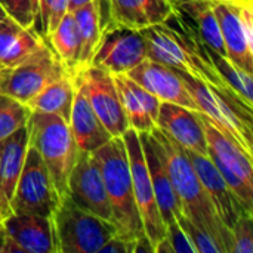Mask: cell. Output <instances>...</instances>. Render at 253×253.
Instances as JSON below:
<instances>
[{
  "label": "cell",
  "mask_w": 253,
  "mask_h": 253,
  "mask_svg": "<svg viewBox=\"0 0 253 253\" xmlns=\"http://www.w3.org/2000/svg\"><path fill=\"white\" fill-rule=\"evenodd\" d=\"M151 133L168 169L181 212L200 230L208 233L221 248L222 253H231V230L218 218L185 150L157 127L151 130Z\"/></svg>",
  "instance_id": "cell-1"
},
{
  "label": "cell",
  "mask_w": 253,
  "mask_h": 253,
  "mask_svg": "<svg viewBox=\"0 0 253 253\" xmlns=\"http://www.w3.org/2000/svg\"><path fill=\"white\" fill-rule=\"evenodd\" d=\"M141 34L145 42L147 58L176 71L187 73L212 86L225 98L242 104L225 84L200 36L193 33H181L168 22L148 27L142 30Z\"/></svg>",
  "instance_id": "cell-2"
},
{
  "label": "cell",
  "mask_w": 253,
  "mask_h": 253,
  "mask_svg": "<svg viewBox=\"0 0 253 253\" xmlns=\"http://www.w3.org/2000/svg\"><path fill=\"white\" fill-rule=\"evenodd\" d=\"M93 156L101 168L117 236L135 243L138 239L145 237V233L133 196L129 157L123 138H111L95 150Z\"/></svg>",
  "instance_id": "cell-3"
},
{
  "label": "cell",
  "mask_w": 253,
  "mask_h": 253,
  "mask_svg": "<svg viewBox=\"0 0 253 253\" xmlns=\"http://www.w3.org/2000/svg\"><path fill=\"white\" fill-rule=\"evenodd\" d=\"M27 132L28 144L42 157L62 200L68 196V179L79 153L68 122L55 114L31 113Z\"/></svg>",
  "instance_id": "cell-4"
},
{
  "label": "cell",
  "mask_w": 253,
  "mask_h": 253,
  "mask_svg": "<svg viewBox=\"0 0 253 253\" xmlns=\"http://www.w3.org/2000/svg\"><path fill=\"white\" fill-rule=\"evenodd\" d=\"M55 233V253H98L117 228L64 197L50 215Z\"/></svg>",
  "instance_id": "cell-5"
},
{
  "label": "cell",
  "mask_w": 253,
  "mask_h": 253,
  "mask_svg": "<svg viewBox=\"0 0 253 253\" xmlns=\"http://www.w3.org/2000/svg\"><path fill=\"white\" fill-rule=\"evenodd\" d=\"M181 76L199 107V113L205 114L224 135L253 157L252 110L225 98L212 86L187 73H181Z\"/></svg>",
  "instance_id": "cell-6"
},
{
  "label": "cell",
  "mask_w": 253,
  "mask_h": 253,
  "mask_svg": "<svg viewBox=\"0 0 253 253\" xmlns=\"http://www.w3.org/2000/svg\"><path fill=\"white\" fill-rule=\"evenodd\" d=\"M197 114L205 130L209 157L245 209L253 213V157L224 135L205 114Z\"/></svg>",
  "instance_id": "cell-7"
},
{
  "label": "cell",
  "mask_w": 253,
  "mask_h": 253,
  "mask_svg": "<svg viewBox=\"0 0 253 253\" xmlns=\"http://www.w3.org/2000/svg\"><path fill=\"white\" fill-rule=\"evenodd\" d=\"M123 141L127 150L129 157V168H130V176H132V187H133V196L135 202L139 211V216L142 221L145 237L148 239L153 252L156 248L165 240L166 237V225L162 219L154 190L151 185L147 162L142 151V144L139 133L129 127L123 133Z\"/></svg>",
  "instance_id": "cell-8"
},
{
  "label": "cell",
  "mask_w": 253,
  "mask_h": 253,
  "mask_svg": "<svg viewBox=\"0 0 253 253\" xmlns=\"http://www.w3.org/2000/svg\"><path fill=\"white\" fill-rule=\"evenodd\" d=\"M59 202L61 199L42 157L28 144L22 170L10 200V212L50 216Z\"/></svg>",
  "instance_id": "cell-9"
},
{
  "label": "cell",
  "mask_w": 253,
  "mask_h": 253,
  "mask_svg": "<svg viewBox=\"0 0 253 253\" xmlns=\"http://www.w3.org/2000/svg\"><path fill=\"white\" fill-rule=\"evenodd\" d=\"M225 55L253 74V1H212Z\"/></svg>",
  "instance_id": "cell-10"
},
{
  "label": "cell",
  "mask_w": 253,
  "mask_h": 253,
  "mask_svg": "<svg viewBox=\"0 0 253 253\" xmlns=\"http://www.w3.org/2000/svg\"><path fill=\"white\" fill-rule=\"evenodd\" d=\"M76 80L111 138L123 136V133L129 129V123L114 76L98 67L89 65L76 74Z\"/></svg>",
  "instance_id": "cell-11"
},
{
  "label": "cell",
  "mask_w": 253,
  "mask_h": 253,
  "mask_svg": "<svg viewBox=\"0 0 253 253\" xmlns=\"http://www.w3.org/2000/svg\"><path fill=\"white\" fill-rule=\"evenodd\" d=\"M67 73L68 71L49 47L46 52L15 68L1 70L0 93L7 95L22 104H27L49 83Z\"/></svg>",
  "instance_id": "cell-12"
},
{
  "label": "cell",
  "mask_w": 253,
  "mask_h": 253,
  "mask_svg": "<svg viewBox=\"0 0 253 253\" xmlns=\"http://www.w3.org/2000/svg\"><path fill=\"white\" fill-rule=\"evenodd\" d=\"M147 58L141 31L107 24L90 65L111 74H126Z\"/></svg>",
  "instance_id": "cell-13"
},
{
  "label": "cell",
  "mask_w": 253,
  "mask_h": 253,
  "mask_svg": "<svg viewBox=\"0 0 253 253\" xmlns=\"http://www.w3.org/2000/svg\"><path fill=\"white\" fill-rule=\"evenodd\" d=\"M67 197L90 213L113 222L111 205L107 196L99 163L93 153H77V159L68 179Z\"/></svg>",
  "instance_id": "cell-14"
},
{
  "label": "cell",
  "mask_w": 253,
  "mask_h": 253,
  "mask_svg": "<svg viewBox=\"0 0 253 253\" xmlns=\"http://www.w3.org/2000/svg\"><path fill=\"white\" fill-rule=\"evenodd\" d=\"M4 231V253H55V233L50 216L9 213L0 219Z\"/></svg>",
  "instance_id": "cell-15"
},
{
  "label": "cell",
  "mask_w": 253,
  "mask_h": 253,
  "mask_svg": "<svg viewBox=\"0 0 253 253\" xmlns=\"http://www.w3.org/2000/svg\"><path fill=\"white\" fill-rule=\"evenodd\" d=\"M126 76L153 93L160 102L178 104L199 113V107L193 99L179 71L145 58L135 68L127 71Z\"/></svg>",
  "instance_id": "cell-16"
},
{
  "label": "cell",
  "mask_w": 253,
  "mask_h": 253,
  "mask_svg": "<svg viewBox=\"0 0 253 253\" xmlns=\"http://www.w3.org/2000/svg\"><path fill=\"white\" fill-rule=\"evenodd\" d=\"M185 153H187L200 182L203 184V187L215 208L218 218L228 230H231L234 222L243 213H249V212L245 209L242 202L237 199V196L233 193V190L224 181L222 175L219 173V170L216 169L215 163L212 162V159L209 156H202L199 153L188 151V150H185Z\"/></svg>",
  "instance_id": "cell-17"
},
{
  "label": "cell",
  "mask_w": 253,
  "mask_h": 253,
  "mask_svg": "<svg viewBox=\"0 0 253 253\" xmlns=\"http://www.w3.org/2000/svg\"><path fill=\"white\" fill-rule=\"evenodd\" d=\"M157 129H160L184 150L209 156L205 130L196 111L178 104L160 102Z\"/></svg>",
  "instance_id": "cell-18"
},
{
  "label": "cell",
  "mask_w": 253,
  "mask_h": 253,
  "mask_svg": "<svg viewBox=\"0 0 253 253\" xmlns=\"http://www.w3.org/2000/svg\"><path fill=\"white\" fill-rule=\"evenodd\" d=\"M110 25L142 31L178 15L172 0H107Z\"/></svg>",
  "instance_id": "cell-19"
},
{
  "label": "cell",
  "mask_w": 253,
  "mask_h": 253,
  "mask_svg": "<svg viewBox=\"0 0 253 253\" xmlns=\"http://www.w3.org/2000/svg\"><path fill=\"white\" fill-rule=\"evenodd\" d=\"M47 49V42L36 30L25 28L9 16L0 24V67L15 68Z\"/></svg>",
  "instance_id": "cell-20"
},
{
  "label": "cell",
  "mask_w": 253,
  "mask_h": 253,
  "mask_svg": "<svg viewBox=\"0 0 253 253\" xmlns=\"http://www.w3.org/2000/svg\"><path fill=\"white\" fill-rule=\"evenodd\" d=\"M116 86L127 117L129 127L139 133L151 132L157 127V116L160 101L145 90L141 84L129 79L126 74H113Z\"/></svg>",
  "instance_id": "cell-21"
},
{
  "label": "cell",
  "mask_w": 253,
  "mask_h": 253,
  "mask_svg": "<svg viewBox=\"0 0 253 253\" xmlns=\"http://www.w3.org/2000/svg\"><path fill=\"white\" fill-rule=\"evenodd\" d=\"M68 125L79 151L93 153L111 139V135L96 117L77 80Z\"/></svg>",
  "instance_id": "cell-22"
},
{
  "label": "cell",
  "mask_w": 253,
  "mask_h": 253,
  "mask_svg": "<svg viewBox=\"0 0 253 253\" xmlns=\"http://www.w3.org/2000/svg\"><path fill=\"white\" fill-rule=\"evenodd\" d=\"M139 133V132H138ZM141 138V144H142V151H144V157L147 162V168H148V173H150V179H151V185L154 190V196H156V202L162 215V219L166 224H169L170 221L176 219V215L181 213V208L178 203V199L175 196L168 169L159 154L156 141L153 138L151 132L147 133H139Z\"/></svg>",
  "instance_id": "cell-23"
},
{
  "label": "cell",
  "mask_w": 253,
  "mask_h": 253,
  "mask_svg": "<svg viewBox=\"0 0 253 253\" xmlns=\"http://www.w3.org/2000/svg\"><path fill=\"white\" fill-rule=\"evenodd\" d=\"M28 147L27 126L0 142V213H10V200L19 179Z\"/></svg>",
  "instance_id": "cell-24"
},
{
  "label": "cell",
  "mask_w": 253,
  "mask_h": 253,
  "mask_svg": "<svg viewBox=\"0 0 253 253\" xmlns=\"http://www.w3.org/2000/svg\"><path fill=\"white\" fill-rule=\"evenodd\" d=\"M102 7H104V0H92L71 10L74 21L77 24L79 37H80L79 71L90 65L92 56L108 24V22H104Z\"/></svg>",
  "instance_id": "cell-25"
},
{
  "label": "cell",
  "mask_w": 253,
  "mask_h": 253,
  "mask_svg": "<svg viewBox=\"0 0 253 253\" xmlns=\"http://www.w3.org/2000/svg\"><path fill=\"white\" fill-rule=\"evenodd\" d=\"M76 92L74 74H64L62 77L49 83L25 105L31 113H46L62 117L68 122L71 105Z\"/></svg>",
  "instance_id": "cell-26"
},
{
  "label": "cell",
  "mask_w": 253,
  "mask_h": 253,
  "mask_svg": "<svg viewBox=\"0 0 253 253\" xmlns=\"http://www.w3.org/2000/svg\"><path fill=\"white\" fill-rule=\"evenodd\" d=\"M50 50L64 65V68L71 73H79V56H80V37L77 24L71 12H67L59 24L50 31L46 39Z\"/></svg>",
  "instance_id": "cell-27"
},
{
  "label": "cell",
  "mask_w": 253,
  "mask_h": 253,
  "mask_svg": "<svg viewBox=\"0 0 253 253\" xmlns=\"http://www.w3.org/2000/svg\"><path fill=\"white\" fill-rule=\"evenodd\" d=\"M176 9L188 13L197 22L199 36L209 49H212L221 55H225V47H224V42L221 37L218 19H216L213 7H212V1H209V0H193V1L178 4Z\"/></svg>",
  "instance_id": "cell-28"
},
{
  "label": "cell",
  "mask_w": 253,
  "mask_h": 253,
  "mask_svg": "<svg viewBox=\"0 0 253 253\" xmlns=\"http://www.w3.org/2000/svg\"><path fill=\"white\" fill-rule=\"evenodd\" d=\"M208 47V46H206ZM209 56L218 68L221 77L224 79L228 89L234 93V96L249 110H253V74L246 71L233 62L228 56L221 55L208 47Z\"/></svg>",
  "instance_id": "cell-29"
},
{
  "label": "cell",
  "mask_w": 253,
  "mask_h": 253,
  "mask_svg": "<svg viewBox=\"0 0 253 253\" xmlns=\"http://www.w3.org/2000/svg\"><path fill=\"white\" fill-rule=\"evenodd\" d=\"M31 111L25 104L0 93V142L27 126Z\"/></svg>",
  "instance_id": "cell-30"
},
{
  "label": "cell",
  "mask_w": 253,
  "mask_h": 253,
  "mask_svg": "<svg viewBox=\"0 0 253 253\" xmlns=\"http://www.w3.org/2000/svg\"><path fill=\"white\" fill-rule=\"evenodd\" d=\"M176 221L194 246L196 253H222L221 248L213 242V239L208 233L200 230L196 224H193L182 212L176 215Z\"/></svg>",
  "instance_id": "cell-31"
},
{
  "label": "cell",
  "mask_w": 253,
  "mask_h": 253,
  "mask_svg": "<svg viewBox=\"0 0 253 253\" xmlns=\"http://www.w3.org/2000/svg\"><path fill=\"white\" fill-rule=\"evenodd\" d=\"M252 213H243L231 227V253H253Z\"/></svg>",
  "instance_id": "cell-32"
},
{
  "label": "cell",
  "mask_w": 253,
  "mask_h": 253,
  "mask_svg": "<svg viewBox=\"0 0 253 253\" xmlns=\"http://www.w3.org/2000/svg\"><path fill=\"white\" fill-rule=\"evenodd\" d=\"M0 6L10 19H13L25 28L34 30L31 0H0Z\"/></svg>",
  "instance_id": "cell-33"
},
{
  "label": "cell",
  "mask_w": 253,
  "mask_h": 253,
  "mask_svg": "<svg viewBox=\"0 0 253 253\" xmlns=\"http://www.w3.org/2000/svg\"><path fill=\"white\" fill-rule=\"evenodd\" d=\"M172 249V253H196L194 246L188 240L187 234L181 228L176 219L166 224V237H165Z\"/></svg>",
  "instance_id": "cell-34"
},
{
  "label": "cell",
  "mask_w": 253,
  "mask_h": 253,
  "mask_svg": "<svg viewBox=\"0 0 253 253\" xmlns=\"http://www.w3.org/2000/svg\"><path fill=\"white\" fill-rule=\"evenodd\" d=\"M133 246L135 243L126 242L119 236L111 237L98 253H133Z\"/></svg>",
  "instance_id": "cell-35"
},
{
  "label": "cell",
  "mask_w": 253,
  "mask_h": 253,
  "mask_svg": "<svg viewBox=\"0 0 253 253\" xmlns=\"http://www.w3.org/2000/svg\"><path fill=\"white\" fill-rule=\"evenodd\" d=\"M46 0H31V9H33V18H34V30H37V24H39V18H40V12L44 6Z\"/></svg>",
  "instance_id": "cell-36"
},
{
  "label": "cell",
  "mask_w": 253,
  "mask_h": 253,
  "mask_svg": "<svg viewBox=\"0 0 253 253\" xmlns=\"http://www.w3.org/2000/svg\"><path fill=\"white\" fill-rule=\"evenodd\" d=\"M89 1H92V0H68V10L71 12V10L80 7V6H83V4H86Z\"/></svg>",
  "instance_id": "cell-37"
},
{
  "label": "cell",
  "mask_w": 253,
  "mask_h": 253,
  "mask_svg": "<svg viewBox=\"0 0 253 253\" xmlns=\"http://www.w3.org/2000/svg\"><path fill=\"white\" fill-rule=\"evenodd\" d=\"M4 248H6V237H4V231L0 225V253H4Z\"/></svg>",
  "instance_id": "cell-38"
},
{
  "label": "cell",
  "mask_w": 253,
  "mask_h": 253,
  "mask_svg": "<svg viewBox=\"0 0 253 253\" xmlns=\"http://www.w3.org/2000/svg\"><path fill=\"white\" fill-rule=\"evenodd\" d=\"M6 16H7V15H6V12H4V10H3V7L0 6V24L4 21V18H6Z\"/></svg>",
  "instance_id": "cell-39"
},
{
  "label": "cell",
  "mask_w": 253,
  "mask_h": 253,
  "mask_svg": "<svg viewBox=\"0 0 253 253\" xmlns=\"http://www.w3.org/2000/svg\"><path fill=\"white\" fill-rule=\"evenodd\" d=\"M187 1H193V0H172V3H173L175 6H178V4H181V3H187Z\"/></svg>",
  "instance_id": "cell-40"
},
{
  "label": "cell",
  "mask_w": 253,
  "mask_h": 253,
  "mask_svg": "<svg viewBox=\"0 0 253 253\" xmlns=\"http://www.w3.org/2000/svg\"><path fill=\"white\" fill-rule=\"evenodd\" d=\"M209 1H221V0H209ZM225 1H245V0H225Z\"/></svg>",
  "instance_id": "cell-41"
},
{
  "label": "cell",
  "mask_w": 253,
  "mask_h": 253,
  "mask_svg": "<svg viewBox=\"0 0 253 253\" xmlns=\"http://www.w3.org/2000/svg\"><path fill=\"white\" fill-rule=\"evenodd\" d=\"M1 70H3V67H0V71H1Z\"/></svg>",
  "instance_id": "cell-42"
},
{
  "label": "cell",
  "mask_w": 253,
  "mask_h": 253,
  "mask_svg": "<svg viewBox=\"0 0 253 253\" xmlns=\"http://www.w3.org/2000/svg\"><path fill=\"white\" fill-rule=\"evenodd\" d=\"M0 219H1V213H0Z\"/></svg>",
  "instance_id": "cell-43"
},
{
  "label": "cell",
  "mask_w": 253,
  "mask_h": 253,
  "mask_svg": "<svg viewBox=\"0 0 253 253\" xmlns=\"http://www.w3.org/2000/svg\"><path fill=\"white\" fill-rule=\"evenodd\" d=\"M3 70H4V68H3ZM0 73H1V71H0Z\"/></svg>",
  "instance_id": "cell-44"
}]
</instances>
